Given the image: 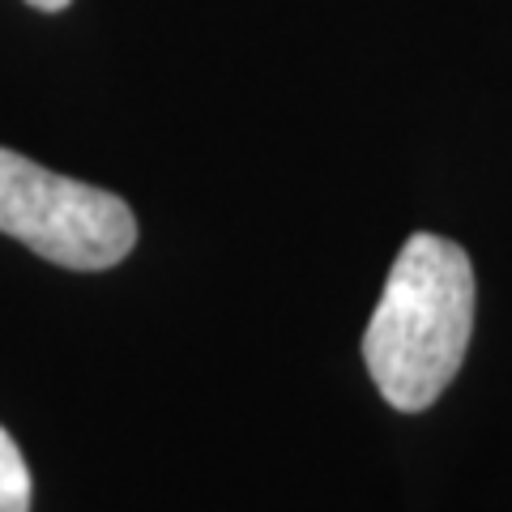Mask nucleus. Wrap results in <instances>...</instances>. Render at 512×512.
Returning a JSON list of instances; mask_svg holds the SVG:
<instances>
[{
    "mask_svg": "<svg viewBox=\"0 0 512 512\" xmlns=\"http://www.w3.org/2000/svg\"><path fill=\"white\" fill-rule=\"evenodd\" d=\"M474 303L466 248L431 231L410 235L363 333L367 376L393 410L419 414L453 384L474 338Z\"/></svg>",
    "mask_w": 512,
    "mask_h": 512,
    "instance_id": "1",
    "label": "nucleus"
},
{
    "mask_svg": "<svg viewBox=\"0 0 512 512\" xmlns=\"http://www.w3.org/2000/svg\"><path fill=\"white\" fill-rule=\"evenodd\" d=\"M0 231L64 269L120 265L137 248L133 210L107 188L56 175L0 146Z\"/></svg>",
    "mask_w": 512,
    "mask_h": 512,
    "instance_id": "2",
    "label": "nucleus"
},
{
    "mask_svg": "<svg viewBox=\"0 0 512 512\" xmlns=\"http://www.w3.org/2000/svg\"><path fill=\"white\" fill-rule=\"evenodd\" d=\"M30 466L18 440L0 427V512H30Z\"/></svg>",
    "mask_w": 512,
    "mask_h": 512,
    "instance_id": "3",
    "label": "nucleus"
},
{
    "mask_svg": "<svg viewBox=\"0 0 512 512\" xmlns=\"http://www.w3.org/2000/svg\"><path fill=\"white\" fill-rule=\"evenodd\" d=\"M26 5H35L43 13H60V9H69V0H26Z\"/></svg>",
    "mask_w": 512,
    "mask_h": 512,
    "instance_id": "4",
    "label": "nucleus"
}]
</instances>
